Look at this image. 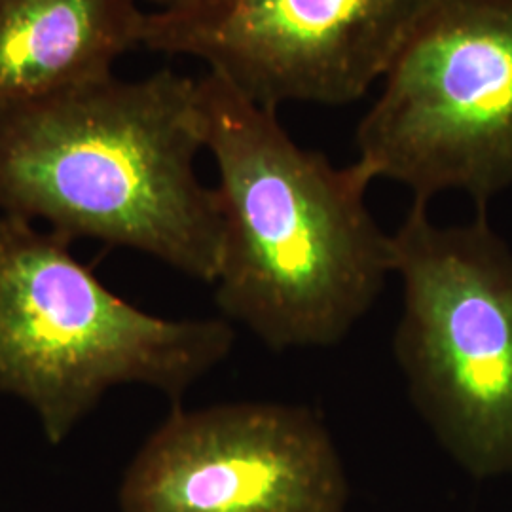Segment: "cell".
I'll use <instances>...</instances> for the list:
<instances>
[{
    "instance_id": "obj_5",
    "label": "cell",
    "mask_w": 512,
    "mask_h": 512,
    "mask_svg": "<svg viewBox=\"0 0 512 512\" xmlns=\"http://www.w3.org/2000/svg\"><path fill=\"white\" fill-rule=\"evenodd\" d=\"M357 162L414 202L512 186V0H421L357 128Z\"/></svg>"
},
{
    "instance_id": "obj_9",
    "label": "cell",
    "mask_w": 512,
    "mask_h": 512,
    "mask_svg": "<svg viewBox=\"0 0 512 512\" xmlns=\"http://www.w3.org/2000/svg\"><path fill=\"white\" fill-rule=\"evenodd\" d=\"M145 2H150V4L158 6V10H167V8H175V6H181V4L188 2V0H145Z\"/></svg>"
},
{
    "instance_id": "obj_3",
    "label": "cell",
    "mask_w": 512,
    "mask_h": 512,
    "mask_svg": "<svg viewBox=\"0 0 512 512\" xmlns=\"http://www.w3.org/2000/svg\"><path fill=\"white\" fill-rule=\"evenodd\" d=\"M37 222L0 215V393L61 444L118 385L181 399L234 346L226 319H165L112 293Z\"/></svg>"
},
{
    "instance_id": "obj_6",
    "label": "cell",
    "mask_w": 512,
    "mask_h": 512,
    "mask_svg": "<svg viewBox=\"0 0 512 512\" xmlns=\"http://www.w3.org/2000/svg\"><path fill=\"white\" fill-rule=\"evenodd\" d=\"M421 0H188L147 14L143 46L209 65L256 105L342 107L384 78Z\"/></svg>"
},
{
    "instance_id": "obj_8",
    "label": "cell",
    "mask_w": 512,
    "mask_h": 512,
    "mask_svg": "<svg viewBox=\"0 0 512 512\" xmlns=\"http://www.w3.org/2000/svg\"><path fill=\"white\" fill-rule=\"evenodd\" d=\"M145 19L139 0H0V109L109 76Z\"/></svg>"
},
{
    "instance_id": "obj_2",
    "label": "cell",
    "mask_w": 512,
    "mask_h": 512,
    "mask_svg": "<svg viewBox=\"0 0 512 512\" xmlns=\"http://www.w3.org/2000/svg\"><path fill=\"white\" fill-rule=\"evenodd\" d=\"M202 150L198 80L169 69L8 105L0 215L141 251L213 285L224 220L217 188L196 175Z\"/></svg>"
},
{
    "instance_id": "obj_7",
    "label": "cell",
    "mask_w": 512,
    "mask_h": 512,
    "mask_svg": "<svg viewBox=\"0 0 512 512\" xmlns=\"http://www.w3.org/2000/svg\"><path fill=\"white\" fill-rule=\"evenodd\" d=\"M122 512H344L348 480L304 406L175 408L124 473Z\"/></svg>"
},
{
    "instance_id": "obj_4",
    "label": "cell",
    "mask_w": 512,
    "mask_h": 512,
    "mask_svg": "<svg viewBox=\"0 0 512 512\" xmlns=\"http://www.w3.org/2000/svg\"><path fill=\"white\" fill-rule=\"evenodd\" d=\"M393 243V349L440 446L476 478L512 473V249L486 211L439 226L414 202Z\"/></svg>"
},
{
    "instance_id": "obj_1",
    "label": "cell",
    "mask_w": 512,
    "mask_h": 512,
    "mask_svg": "<svg viewBox=\"0 0 512 512\" xmlns=\"http://www.w3.org/2000/svg\"><path fill=\"white\" fill-rule=\"evenodd\" d=\"M205 150L219 169L224 239L215 298L275 351L344 340L384 291L393 243L366 207L374 179L302 148L274 109L219 74L198 80Z\"/></svg>"
}]
</instances>
